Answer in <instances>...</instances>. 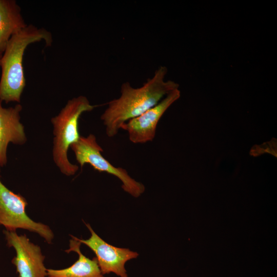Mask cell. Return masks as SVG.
Returning a JSON list of instances; mask_svg holds the SVG:
<instances>
[{"instance_id":"obj_1","label":"cell","mask_w":277,"mask_h":277,"mask_svg":"<svg viewBox=\"0 0 277 277\" xmlns=\"http://www.w3.org/2000/svg\"><path fill=\"white\" fill-rule=\"evenodd\" d=\"M165 66H160L152 77L140 87L134 88L129 82L123 83L120 96L108 103L101 116L107 135H117L123 125L158 104L167 94L179 88L171 80L165 81L167 73Z\"/></svg>"},{"instance_id":"obj_2","label":"cell","mask_w":277,"mask_h":277,"mask_svg":"<svg viewBox=\"0 0 277 277\" xmlns=\"http://www.w3.org/2000/svg\"><path fill=\"white\" fill-rule=\"evenodd\" d=\"M41 41L50 46L52 43L51 33L32 25H27L9 41L0 63V99L3 102H20L26 85L23 67L25 51L29 45Z\"/></svg>"},{"instance_id":"obj_3","label":"cell","mask_w":277,"mask_h":277,"mask_svg":"<svg viewBox=\"0 0 277 277\" xmlns=\"http://www.w3.org/2000/svg\"><path fill=\"white\" fill-rule=\"evenodd\" d=\"M96 106L91 104L86 96L80 95L69 100L58 115L51 120L53 126V161L66 175H73L78 170L77 165L69 161L68 151L81 137L79 118L83 113L91 111Z\"/></svg>"},{"instance_id":"obj_4","label":"cell","mask_w":277,"mask_h":277,"mask_svg":"<svg viewBox=\"0 0 277 277\" xmlns=\"http://www.w3.org/2000/svg\"><path fill=\"white\" fill-rule=\"evenodd\" d=\"M70 148L81 168L88 164L99 172L116 176L122 183L123 190L134 197H138L144 193L145 188L142 183L132 178L126 169L115 167L103 156V149L94 134H90L86 137L81 136L78 141L72 144Z\"/></svg>"},{"instance_id":"obj_5","label":"cell","mask_w":277,"mask_h":277,"mask_svg":"<svg viewBox=\"0 0 277 277\" xmlns=\"http://www.w3.org/2000/svg\"><path fill=\"white\" fill-rule=\"evenodd\" d=\"M26 199L9 190L0 179V226L6 230L16 231L23 229L36 233L50 244L54 234L50 228L42 223L32 220L26 212Z\"/></svg>"},{"instance_id":"obj_6","label":"cell","mask_w":277,"mask_h":277,"mask_svg":"<svg viewBox=\"0 0 277 277\" xmlns=\"http://www.w3.org/2000/svg\"><path fill=\"white\" fill-rule=\"evenodd\" d=\"M7 245L13 247L16 255L12 263L16 267L18 277H46L45 256L39 246L31 242L25 235L5 230Z\"/></svg>"},{"instance_id":"obj_7","label":"cell","mask_w":277,"mask_h":277,"mask_svg":"<svg viewBox=\"0 0 277 277\" xmlns=\"http://www.w3.org/2000/svg\"><path fill=\"white\" fill-rule=\"evenodd\" d=\"M180 96V90L175 89L154 106L125 123L122 129L127 132L130 141L134 144L152 142L155 136L157 125L161 118Z\"/></svg>"},{"instance_id":"obj_8","label":"cell","mask_w":277,"mask_h":277,"mask_svg":"<svg viewBox=\"0 0 277 277\" xmlns=\"http://www.w3.org/2000/svg\"><path fill=\"white\" fill-rule=\"evenodd\" d=\"M85 224L91 236L87 240L75 239L94 252L102 273L104 275L113 272L120 277H128L125 264L128 261L137 258L138 254L129 249L109 244L93 231L89 224Z\"/></svg>"},{"instance_id":"obj_9","label":"cell","mask_w":277,"mask_h":277,"mask_svg":"<svg viewBox=\"0 0 277 277\" xmlns=\"http://www.w3.org/2000/svg\"><path fill=\"white\" fill-rule=\"evenodd\" d=\"M0 99V167L7 162V151L10 143L23 145L27 141L24 127L21 123L20 112L22 106L4 108Z\"/></svg>"},{"instance_id":"obj_10","label":"cell","mask_w":277,"mask_h":277,"mask_svg":"<svg viewBox=\"0 0 277 277\" xmlns=\"http://www.w3.org/2000/svg\"><path fill=\"white\" fill-rule=\"evenodd\" d=\"M68 253L74 251L78 255V260L71 266L62 269H47L48 277H104L102 273L96 258L90 259L81 251V243L71 235Z\"/></svg>"},{"instance_id":"obj_11","label":"cell","mask_w":277,"mask_h":277,"mask_svg":"<svg viewBox=\"0 0 277 277\" xmlns=\"http://www.w3.org/2000/svg\"><path fill=\"white\" fill-rule=\"evenodd\" d=\"M27 25L15 0H0V54L11 37Z\"/></svg>"},{"instance_id":"obj_12","label":"cell","mask_w":277,"mask_h":277,"mask_svg":"<svg viewBox=\"0 0 277 277\" xmlns=\"http://www.w3.org/2000/svg\"><path fill=\"white\" fill-rule=\"evenodd\" d=\"M2 54H0V63H1V57H2Z\"/></svg>"},{"instance_id":"obj_13","label":"cell","mask_w":277,"mask_h":277,"mask_svg":"<svg viewBox=\"0 0 277 277\" xmlns=\"http://www.w3.org/2000/svg\"><path fill=\"white\" fill-rule=\"evenodd\" d=\"M0 170H1V169H0Z\"/></svg>"}]
</instances>
